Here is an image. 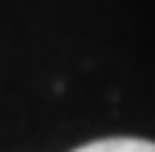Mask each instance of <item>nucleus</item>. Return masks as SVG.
<instances>
[{"label":"nucleus","mask_w":155,"mask_h":152,"mask_svg":"<svg viewBox=\"0 0 155 152\" xmlns=\"http://www.w3.org/2000/svg\"><path fill=\"white\" fill-rule=\"evenodd\" d=\"M75 152H155V143L137 140V137H107V140L87 143Z\"/></svg>","instance_id":"f257e3e1"}]
</instances>
